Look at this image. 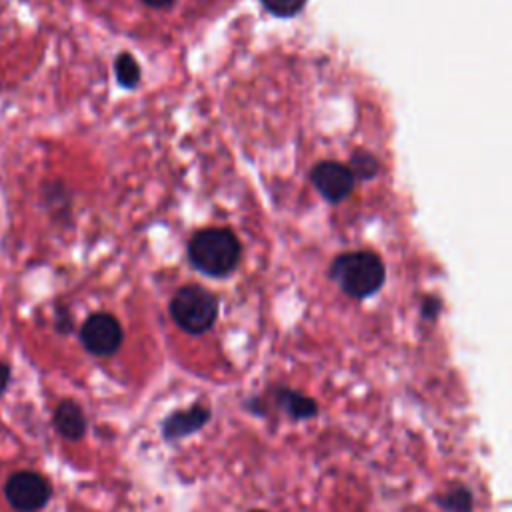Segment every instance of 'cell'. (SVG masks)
<instances>
[{
  "instance_id": "obj_1",
  "label": "cell",
  "mask_w": 512,
  "mask_h": 512,
  "mask_svg": "<svg viewBox=\"0 0 512 512\" xmlns=\"http://www.w3.org/2000/svg\"><path fill=\"white\" fill-rule=\"evenodd\" d=\"M242 246L228 228H202L188 242L190 264L212 278H224L236 270Z\"/></svg>"
},
{
  "instance_id": "obj_2",
  "label": "cell",
  "mask_w": 512,
  "mask_h": 512,
  "mask_svg": "<svg viewBox=\"0 0 512 512\" xmlns=\"http://www.w3.org/2000/svg\"><path fill=\"white\" fill-rule=\"evenodd\" d=\"M330 278L350 298H368L382 288L386 268L380 256L374 252H346L334 258Z\"/></svg>"
},
{
  "instance_id": "obj_3",
  "label": "cell",
  "mask_w": 512,
  "mask_h": 512,
  "mask_svg": "<svg viewBox=\"0 0 512 512\" xmlns=\"http://www.w3.org/2000/svg\"><path fill=\"white\" fill-rule=\"evenodd\" d=\"M170 316L180 330L192 336L204 334L218 318V298L198 284L182 286L170 300Z\"/></svg>"
},
{
  "instance_id": "obj_4",
  "label": "cell",
  "mask_w": 512,
  "mask_h": 512,
  "mask_svg": "<svg viewBox=\"0 0 512 512\" xmlns=\"http://www.w3.org/2000/svg\"><path fill=\"white\" fill-rule=\"evenodd\" d=\"M52 496L46 476L34 470L12 472L4 482V498L16 512H38Z\"/></svg>"
},
{
  "instance_id": "obj_5",
  "label": "cell",
  "mask_w": 512,
  "mask_h": 512,
  "mask_svg": "<svg viewBox=\"0 0 512 512\" xmlns=\"http://www.w3.org/2000/svg\"><path fill=\"white\" fill-rule=\"evenodd\" d=\"M122 338L120 322L108 312H94L80 326V342L92 356H112L118 352Z\"/></svg>"
},
{
  "instance_id": "obj_6",
  "label": "cell",
  "mask_w": 512,
  "mask_h": 512,
  "mask_svg": "<svg viewBox=\"0 0 512 512\" xmlns=\"http://www.w3.org/2000/svg\"><path fill=\"white\" fill-rule=\"evenodd\" d=\"M310 180L322 198L332 204L342 202L354 188V176L348 166L332 160L318 162L310 172Z\"/></svg>"
},
{
  "instance_id": "obj_7",
  "label": "cell",
  "mask_w": 512,
  "mask_h": 512,
  "mask_svg": "<svg viewBox=\"0 0 512 512\" xmlns=\"http://www.w3.org/2000/svg\"><path fill=\"white\" fill-rule=\"evenodd\" d=\"M210 420V410L204 404H192L184 410L170 412L162 422V436L166 440H180L198 432Z\"/></svg>"
},
{
  "instance_id": "obj_8",
  "label": "cell",
  "mask_w": 512,
  "mask_h": 512,
  "mask_svg": "<svg viewBox=\"0 0 512 512\" xmlns=\"http://www.w3.org/2000/svg\"><path fill=\"white\" fill-rule=\"evenodd\" d=\"M52 424L62 438L72 440V442L82 440L86 434V428H88L84 410L72 398H64L58 402V406L54 408V414H52Z\"/></svg>"
},
{
  "instance_id": "obj_9",
  "label": "cell",
  "mask_w": 512,
  "mask_h": 512,
  "mask_svg": "<svg viewBox=\"0 0 512 512\" xmlns=\"http://www.w3.org/2000/svg\"><path fill=\"white\" fill-rule=\"evenodd\" d=\"M274 400L292 420H310L318 414V404L314 398L292 388H276Z\"/></svg>"
},
{
  "instance_id": "obj_10",
  "label": "cell",
  "mask_w": 512,
  "mask_h": 512,
  "mask_svg": "<svg viewBox=\"0 0 512 512\" xmlns=\"http://www.w3.org/2000/svg\"><path fill=\"white\" fill-rule=\"evenodd\" d=\"M436 504L444 512H472L474 498L466 486H454L436 498Z\"/></svg>"
},
{
  "instance_id": "obj_11",
  "label": "cell",
  "mask_w": 512,
  "mask_h": 512,
  "mask_svg": "<svg viewBox=\"0 0 512 512\" xmlns=\"http://www.w3.org/2000/svg\"><path fill=\"white\" fill-rule=\"evenodd\" d=\"M116 80L122 88H136L140 82V66L130 52H120L114 60Z\"/></svg>"
},
{
  "instance_id": "obj_12",
  "label": "cell",
  "mask_w": 512,
  "mask_h": 512,
  "mask_svg": "<svg viewBox=\"0 0 512 512\" xmlns=\"http://www.w3.org/2000/svg\"><path fill=\"white\" fill-rule=\"evenodd\" d=\"M348 170L352 172L354 178H360V180H370L378 174L380 170V164L376 160L374 154L366 152V150H356L352 152L350 156V162H348Z\"/></svg>"
},
{
  "instance_id": "obj_13",
  "label": "cell",
  "mask_w": 512,
  "mask_h": 512,
  "mask_svg": "<svg viewBox=\"0 0 512 512\" xmlns=\"http://www.w3.org/2000/svg\"><path fill=\"white\" fill-rule=\"evenodd\" d=\"M262 6L278 18H292L296 14H300L306 6L308 0H260Z\"/></svg>"
},
{
  "instance_id": "obj_14",
  "label": "cell",
  "mask_w": 512,
  "mask_h": 512,
  "mask_svg": "<svg viewBox=\"0 0 512 512\" xmlns=\"http://www.w3.org/2000/svg\"><path fill=\"white\" fill-rule=\"evenodd\" d=\"M72 326H74V320H72L70 312L60 306V308L56 310V330H58L60 334H68V332H72Z\"/></svg>"
},
{
  "instance_id": "obj_15",
  "label": "cell",
  "mask_w": 512,
  "mask_h": 512,
  "mask_svg": "<svg viewBox=\"0 0 512 512\" xmlns=\"http://www.w3.org/2000/svg\"><path fill=\"white\" fill-rule=\"evenodd\" d=\"M440 300L436 296H426L424 302H422V314L428 318V320H434L440 312Z\"/></svg>"
},
{
  "instance_id": "obj_16",
  "label": "cell",
  "mask_w": 512,
  "mask_h": 512,
  "mask_svg": "<svg viewBox=\"0 0 512 512\" xmlns=\"http://www.w3.org/2000/svg\"><path fill=\"white\" fill-rule=\"evenodd\" d=\"M10 380H12V366L8 362L0 360V396L8 390Z\"/></svg>"
},
{
  "instance_id": "obj_17",
  "label": "cell",
  "mask_w": 512,
  "mask_h": 512,
  "mask_svg": "<svg viewBox=\"0 0 512 512\" xmlns=\"http://www.w3.org/2000/svg\"><path fill=\"white\" fill-rule=\"evenodd\" d=\"M146 6H152V8H166V6H170L172 2H176V0H142Z\"/></svg>"
},
{
  "instance_id": "obj_18",
  "label": "cell",
  "mask_w": 512,
  "mask_h": 512,
  "mask_svg": "<svg viewBox=\"0 0 512 512\" xmlns=\"http://www.w3.org/2000/svg\"><path fill=\"white\" fill-rule=\"evenodd\" d=\"M252 512H264V510H252Z\"/></svg>"
}]
</instances>
